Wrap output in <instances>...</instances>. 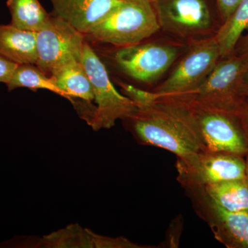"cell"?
Listing matches in <instances>:
<instances>
[{
  "label": "cell",
  "mask_w": 248,
  "mask_h": 248,
  "mask_svg": "<svg viewBox=\"0 0 248 248\" xmlns=\"http://www.w3.org/2000/svg\"><path fill=\"white\" fill-rule=\"evenodd\" d=\"M125 96L138 108L133 130L143 144L158 147L183 157L204 152L195 117L187 102L174 98H156L153 92L121 83Z\"/></svg>",
  "instance_id": "obj_1"
},
{
  "label": "cell",
  "mask_w": 248,
  "mask_h": 248,
  "mask_svg": "<svg viewBox=\"0 0 248 248\" xmlns=\"http://www.w3.org/2000/svg\"><path fill=\"white\" fill-rule=\"evenodd\" d=\"M159 30L153 0H124L87 36L122 48L141 43Z\"/></svg>",
  "instance_id": "obj_2"
},
{
  "label": "cell",
  "mask_w": 248,
  "mask_h": 248,
  "mask_svg": "<svg viewBox=\"0 0 248 248\" xmlns=\"http://www.w3.org/2000/svg\"><path fill=\"white\" fill-rule=\"evenodd\" d=\"M248 69L246 57L234 55L223 59L193 94L175 99L237 116L248 92L244 84Z\"/></svg>",
  "instance_id": "obj_3"
},
{
  "label": "cell",
  "mask_w": 248,
  "mask_h": 248,
  "mask_svg": "<svg viewBox=\"0 0 248 248\" xmlns=\"http://www.w3.org/2000/svg\"><path fill=\"white\" fill-rule=\"evenodd\" d=\"M81 62L92 85L97 104L88 121L93 130L110 129L117 120H130L135 117L138 107L130 98L116 90L104 63L86 42Z\"/></svg>",
  "instance_id": "obj_4"
},
{
  "label": "cell",
  "mask_w": 248,
  "mask_h": 248,
  "mask_svg": "<svg viewBox=\"0 0 248 248\" xmlns=\"http://www.w3.org/2000/svg\"><path fill=\"white\" fill-rule=\"evenodd\" d=\"M221 59L215 37L192 42L170 76L153 91L156 98H180L193 94Z\"/></svg>",
  "instance_id": "obj_5"
},
{
  "label": "cell",
  "mask_w": 248,
  "mask_h": 248,
  "mask_svg": "<svg viewBox=\"0 0 248 248\" xmlns=\"http://www.w3.org/2000/svg\"><path fill=\"white\" fill-rule=\"evenodd\" d=\"M178 182L185 189L246 178V159L224 153L199 152L177 157Z\"/></svg>",
  "instance_id": "obj_6"
},
{
  "label": "cell",
  "mask_w": 248,
  "mask_h": 248,
  "mask_svg": "<svg viewBox=\"0 0 248 248\" xmlns=\"http://www.w3.org/2000/svg\"><path fill=\"white\" fill-rule=\"evenodd\" d=\"M186 102L195 117L204 152L247 156L248 138L237 116Z\"/></svg>",
  "instance_id": "obj_7"
},
{
  "label": "cell",
  "mask_w": 248,
  "mask_h": 248,
  "mask_svg": "<svg viewBox=\"0 0 248 248\" xmlns=\"http://www.w3.org/2000/svg\"><path fill=\"white\" fill-rule=\"evenodd\" d=\"M160 29L197 41L211 32L213 18L206 0H153Z\"/></svg>",
  "instance_id": "obj_8"
},
{
  "label": "cell",
  "mask_w": 248,
  "mask_h": 248,
  "mask_svg": "<svg viewBox=\"0 0 248 248\" xmlns=\"http://www.w3.org/2000/svg\"><path fill=\"white\" fill-rule=\"evenodd\" d=\"M51 15L46 27L37 32L36 66L50 75L55 67L64 62L81 61L85 35L64 19Z\"/></svg>",
  "instance_id": "obj_9"
},
{
  "label": "cell",
  "mask_w": 248,
  "mask_h": 248,
  "mask_svg": "<svg viewBox=\"0 0 248 248\" xmlns=\"http://www.w3.org/2000/svg\"><path fill=\"white\" fill-rule=\"evenodd\" d=\"M179 53L180 50L174 46L140 43L120 48L114 60L127 76L140 82L152 84L169 70Z\"/></svg>",
  "instance_id": "obj_10"
},
{
  "label": "cell",
  "mask_w": 248,
  "mask_h": 248,
  "mask_svg": "<svg viewBox=\"0 0 248 248\" xmlns=\"http://www.w3.org/2000/svg\"><path fill=\"white\" fill-rule=\"evenodd\" d=\"M196 213L217 241L228 248H248V211L230 212L210 200L199 187L186 189Z\"/></svg>",
  "instance_id": "obj_11"
},
{
  "label": "cell",
  "mask_w": 248,
  "mask_h": 248,
  "mask_svg": "<svg viewBox=\"0 0 248 248\" xmlns=\"http://www.w3.org/2000/svg\"><path fill=\"white\" fill-rule=\"evenodd\" d=\"M53 15L87 35L124 0H50Z\"/></svg>",
  "instance_id": "obj_12"
},
{
  "label": "cell",
  "mask_w": 248,
  "mask_h": 248,
  "mask_svg": "<svg viewBox=\"0 0 248 248\" xmlns=\"http://www.w3.org/2000/svg\"><path fill=\"white\" fill-rule=\"evenodd\" d=\"M37 32L20 30L11 24H0V55L17 63L37 62Z\"/></svg>",
  "instance_id": "obj_13"
},
{
  "label": "cell",
  "mask_w": 248,
  "mask_h": 248,
  "mask_svg": "<svg viewBox=\"0 0 248 248\" xmlns=\"http://www.w3.org/2000/svg\"><path fill=\"white\" fill-rule=\"evenodd\" d=\"M50 76L71 98L87 102L94 100L92 85L81 61L73 60L53 68Z\"/></svg>",
  "instance_id": "obj_14"
},
{
  "label": "cell",
  "mask_w": 248,
  "mask_h": 248,
  "mask_svg": "<svg viewBox=\"0 0 248 248\" xmlns=\"http://www.w3.org/2000/svg\"><path fill=\"white\" fill-rule=\"evenodd\" d=\"M199 187L210 200L224 210L234 213L248 211L247 179L225 181Z\"/></svg>",
  "instance_id": "obj_15"
},
{
  "label": "cell",
  "mask_w": 248,
  "mask_h": 248,
  "mask_svg": "<svg viewBox=\"0 0 248 248\" xmlns=\"http://www.w3.org/2000/svg\"><path fill=\"white\" fill-rule=\"evenodd\" d=\"M248 29V0H241L214 36L219 49L221 59L231 56L243 32Z\"/></svg>",
  "instance_id": "obj_16"
},
{
  "label": "cell",
  "mask_w": 248,
  "mask_h": 248,
  "mask_svg": "<svg viewBox=\"0 0 248 248\" xmlns=\"http://www.w3.org/2000/svg\"><path fill=\"white\" fill-rule=\"evenodd\" d=\"M6 5L11 16L10 24L20 30L39 32L51 17L39 0H7Z\"/></svg>",
  "instance_id": "obj_17"
},
{
  "label": "cell",
  "mask_w": 248,
  "mask_h": 248,
  "mask_svg": "<svg viewBox=\"0 0 248 248\" xmlns=\"http://www.w3.org/2000/svg\"><path fill=\"white\" fill-rule=\"evenodd\" d=\"M6 86L9 92L18 88H27L32 91L48 90L68 99L72 104H75L74 99L59 87L51 77L45 74L35 64L32 63L18 64L12 78Z\"/></svg>",
  "instance_id": "obj_18"
},
{
  "label": "cell",
  "mask_w": 248,
  "mask_h": 248,
  "mask_svg": "<svg viewBox=\"0 0 248 248\" xmlns=\"http://www.w3.org/2000/svg\"><path fill=\"white\" fill-rule=\"evenodd\" d=\"M17 66V63L0 55V82L7 84Z\"/></svg>",
  "instance_id": "obj_19"
},
{
  "label": "cell",
  "mask_w": 248,
  "mask_h": 248,
  "mask_svg": "<svg viewBox=\"0 0 248 248\" xmlns=\"http://www.w3.org/2000/svg\"><path fill=\"white\" fill-rule=\"evenodd\" d=\"M241 1V0H217L218 9L223 22L231 16Z\"/></svg>",
  "instance_id": "obj_20"
},
{
  "label": "cell",
  "mask_w": 248,
  "mask_h": 248,
  "mask_svg": "<svg viewBox=\"0 0 248 248\" xmlns=\"http://www.w3.org/2000/svg\"><path fill=\"white\" fill-rule=\"evenodd\" d=\"M237 117L248 138V91L241 108L238 112Z\"/></svg>",
  "instance_id": "obj_21"
},
{
  "label": "cell",
  "mask_w": 248,
  "mask_h": 248,
  "mask_svg": "<svg viewBox=\"0 0 248 248\" xmlns=\"http://www.w3.org/2000/svg\"><path fill=\"white\" fill-rule=\"evenodd\" d=\"M238 46L237 52L236 55L239 56L246 57L248 58V34L245 36L242 40H239L236 46Z\"/></svg>",
  "instance_id": "obj_22"
},
{
  "label": "cell",
  "mask_w": 248,
  "mask_h": 248,
  "mask_svg": "<svg viewBox=\"0 0 248 248\" xmlns=\"http://www.w3.org/2000/svg\"><path fill=\"white\" fill-rule=\"evenodd\" d=\"M244 84L246 86V89L248 91V69L246 71V74L244 76Z\"/></svg>",
  "instance_id": "obj_23"
},
{
  "label": "cell",
  "mask_w": 248,
  "mask_h": 248,
  "mask_svg": "<svg viewBox=\"0 0 248 248\" xmlns=\"http://www.w3.org/2000/svg\"><path fill=\"white\" fill-rule=\"evenodd\" d=\"M246 178L248 181V155L246 156Z\"/></svg>",
  "instance_id": "obj_24"
}]
</instances>
